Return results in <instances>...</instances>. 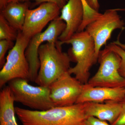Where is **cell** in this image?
<instances>
[{
	"mask_svg": "<svg viewBox=\"0 0 125 125\" xmlns=\"http://www.w3.org/2000/svg\"><path fill=\"white\" fill-rule=\"evenodd\" d=\"M60 8L50 2H44L33 10L27 11L22 33L31 39L39 33L49 22L58 18L60 14Z\"/></svg>",
	"mask_w": 125,
	"mask_h": 125,
	"instance_id": "cell-10",
	"label": "cell"
},
{
	"mask_svg": "<svg viewBox=\"0 0 125 125\" xmlns=\"http://www.w3.org/2000/svg\"><path fill=\"white\" fill-rule=\"evenodd\" d=\"M65 23L59 17L51 22L45 31L33 37L30 40L25 54L29 66V80L32 82L36 80L40 68L38 49L43 43H56L59 37L64 31Z\"/></svg>",
	"mask_w": 125,
	"mask_h": 125,
	"instance_id": "cell-7",
	"label": "cell"
},
{
	"mask_svg": "<svg viewBox=\"0 0 125 125\" xmlns=\"http://www.w3.org/2000/svg\"><path fill=\"white\" fill-rule=\"evenodd\" d=\"M88 5L91 9L95 11L99 12V4L98 0H85Z\"/></svg>",
	"mask_w": 125,
	"mask_h": 125,
	"instance_id": "cell-23",
	"label": "cell"
},
{
	"mask_svg": "<svg viewBox=\"0 0 125 125\" xmlns=\"http://www.w3.org/2000/svg\"><path fill=\"white\" fill-rule=\"evenodd\" d=\"M125 97V87H93L87 83L84 84L82 92L76 104L89 102H121Z\"/></svg>",
	"mask_w": 125,
	"mask_h": 125,
	"instance_id": "cell-12",
	"label": "cell"
},
{
	"mask_svg": "<svg viewBox=\"0 0 125 125\" xmlns=\"http://www.w3.org/2000/svg\"><path fill=\"white\" fill-rule=\"evenodd\" d=\"M8 4L7 0H0V10H2L5 8Z\"/></svg>",
	"mask_w": 125,
	"mask_h": 125,
	"instance_id": "cell-25",
	"label": "cell"
},
{
	"mask_svg": "<svg viewBox=\"0 0 125 125\" xmlns=\"http://www.w3.org/2000/svg\"><path fill=\"white\" fill-rule=\"evenodd\" d=\"M122 110L117 120L111 125H125V97L121 102Z\"/></svg>",
	"mask_w": 125,
	"mask_h": 125,
	"instance_id": "cell-21",
	"label": "cell"
},
{
	"mask_svg": "<svg viewBox=\"0 0 125 125\" xmlns=\"http://www.w3.org/2000/svg\"><path fill=\"white\" fill-rule=\"evenodd\" d=\"M119 9H110L95 20L88 25L85 31L94 41L95 54L98 60L99 52L102 47L105 45L111 38L115 30L123 29L125 24L118 14Z\"/></svg>",
	"mask_w": 125,
	"mask_h": 125,
	"instance_id": "cell-8",
	"label": "cell"
},
{
	"mask_svg": "<svg viewBox=\"0 0 125 125\" xmlns=\"http://www.w3.org/2000/svg\"><path fill=\"white\" fill-rule=\"evenodd\" d=\"M29 6V1L9 2L0 14L16 30L22 31Z\"/></svg>",
	"mask_w": 125,
	"mask_h": 125,
	"instance_id": "cell-14",
	"label": "cell"
},
{
	"mask_svg": "<svg viewBox=\"0 0 125 125\" xmlns=\"http://www.w3.org/2000/svg\"><path fill=\"white\" fill-rule=\"evenodd\" d=\"M71 44L72 51L76 65L71 67L68 72L83 84L88 83L89 80L90 70L96 64L98 58L95 54L94 41L85 30L75 33L63 44Z\"/></svg>",
	"mask_w": 125,
	"mask_h": 125,
	"instance_id": "cell-3",
	"label": "cell"
},
{
	"mask_svg": "<svg viewBox=\"0 0 125 125\" xmlns=\"http://www.w3.org/2000/svg\"><path fill=\"white\" fill-rule=\"evenodd\" d=\"M122 10H125V9H122ZM113 42L114 43V44L118 45V46L120 47L122 49H123L125 51V44L121 42H120V40H119V39H117V40H116V41H114V42Z\"/></svg>",
	"mask_w": 125,
	"mask_h": 125,
	"instance_id": "cell-24",
	"label": "cell"
},
{
	"mask_svg": "<svg viewBox=\"0 0 125 125\" xmlns=\"http://www.w3.org/2000/svg\"><path fill=\"white\" fill-rule=\"evenodd\" d=\"M15 101L9 86L0 92V125H18L15 119Z\"/></svg>",
	"mask_w": 125,
	"mask_h": 125,
	"instance_id": "cell-15",
	"label": "cell"
},
{
	"mask_svg": "<svg viewBox=\"0 0 125 125\" xmlns=\"http://www.w3.org/2000/svg\"><path fill=\"white\" fill-rule=\"evenodd\" d=\"M13 41L7 40H0V67L1 69L4 65L5 56L7 50L13 47Z\"/></svg>",
	"mask_w": 125,
	"mask_h": 125,
	"instance_id": "cell-19",
	"label": "cell"
},
{
	"mask_svg": "<svg viewBox=\"0 0 125 125\" xmlns=\"http://www.w3.org/2000/svg\"><path fill=\"white\" fill-rule=\"evenodd\" d=\"M88 117H94L112 125L117 120L122 110L121 102L108 101L104 103L89 102L84 103Z\"/></svg>",
	"mask_w": 125,
	"mask_h": 125,
	"instance_id": "cell-13",
	"label": "cell"
},
{
	"mask_svg": "<svg viewBox=\"0 0 125 125\" xmlns=\"http://www.w3.org/2000/svg\"><path fill=\"white\" fill-rule=\"evenodd\" d=\"M30 39L19 31L15 43L10 50L4 65L0 71V87L17 78L28 80L29 66L25 52Z\"/></svg>",
	"mask_w": 125,
	"mask_h": 125,
	"instance_id": "cell-5",
	"label": "cell"
},
{
	"mask_svg": "<svg viewBox=\"0 0 125 125\" xmlns=\"http://www.w3.org/2000/svg\"><path fill=\"white\" fill-rule=\"evenodd\" d=\"M98 60L100 63L98 70L88 84L93 87H125V79L119 73L121 59L118 54L106 47L100 51Z\"/></svg>",
	"mask_w": 125,
	"mask_h": 125,
	"instance_id": "cell-6",
	"label": "cell"
},
{
	"mask_svg": "<svg viewBox=\"0 0 125 125\" xmlns=\"http://www.w3.org/2000/svg\"><path fill=\"white\" fill-rule=\"evenodd\" d=\"M109 49L116 52L120 57L121 61L119 69V73L125 79V51L121 47L113 42L111 43L106 46Z\"/></svg>",
	"mask_w": 125,
	"mask_h": 125,
	"instance_id": "cell-18",
	"label": "cell"
},
{
	"mask_svg": "<svg viewBox=\"0 0 125 125\" xmlns=\"http://www.w3.org/2000/svg\"><path fill=\"white\" fill-rule=\"evenodd\" d=\"M40 68L35 83L39 86L49 87L63 74L68 72L71 59L56 43L42 44L38 49Z\"/></svg>",
	"mask_w": 125,
	"mask_h": 125,
	"instance_id": "cell-2",
	"label": "cell"
},
{
	"mask_svg": "<svg viewBox=\"0 0 125 125\" xmlns=\"http://www.w3.org/2000/svg\"><path fill=\"white\" fill-rule=\"evenodd\" d=\"M84 84L68 72L63 74L49 86L50 97L55 107L75 104Z\"/></svg>",
	"mask_w": 125,
	"mask_h": 125,
	"instance_id": "cell-9",
	"label": "cell"
},
{
	"mask_svg": "<svg viewBox=\"0 0 125 125\" xmlns=\"http://www.w3.org/2000/svg\"><path fill=\"white\" fill-rule=\"evenodd\" d=\"M59 19L65 23L64 31L58 38V43L62 46L78 32L83 19L84 10L81 0H69L61 11Z\"/></svg>",
	"mask_w": 125,
	"mask_h": 125,
	"instance_id": "cell-11",
	"label": "cell"
},
{
	"mask_svg": "<svg viewBox=\"0 0 125 125\" xmlns=\"http://www.w3.org/2000/svg\"><path fill=\"white\" fill-rule=\"evenodd\" d=\"M16 114L23 125H87L88 118L84 103L55 107L45 111L15 107Z\"/></svg>",
	"mask_w": 125,
	"mask_h": 125,
	"instance_id": "cell-1",
	"label": "cell"
},
{
	"mask_svg": "<svg viewBox=\"0 0 125 125\" xmlns=\"http://www.w3.org/2000/svg\"><path fill=\"white\" fill-rule=\"evenodd\" d=\"M81 0L83 6L84 14L83 22L78 32L85 30L88 25L97 19L102 14V13L91 9L87 4L85 0Z\"/></svg>",
	"mask_w": 125,
	"mask_h": 125,
	"instance_id": "cell-17",
	"label": "cell"
},
{
	"mask_svg": "<svg viewBox=\"0 0 125 125\" xmlns=\"http://www.w3.org/2000/svg\"><path fill=\"white\" fill-rule=\"evenodd\" d=\"M86 123L87 125H111L108 124L105 121L101 120L93 116L88 117Z\"/></svg>",
	"mask_w": 125,
	"mask_h": 125,
	"instance_id": "cell-22",
	"label": "cell"
},
{
	"mask_svg": "<svg viewBox=\"0 0 125 125\" xmlns=\"http://www.w3.org/2000/svg\"><path fill=\"white\" fill-rule=\"evenodd\" d=\"M20 0H7V3L10 2H19Z\"/></svg>",
	"mask_w": 125,
	"mask_h": 125,
	"instance_id": "cell-26",
	"label": "cell"
},
{
	"mask_svg": "<svg viewBox=\"0 0 125 125\" xmlns=\"http://www.w3.org/2000/svg\"><path fill=\"white\" fill-rule=\"evenodd\" d=\"M19 31L12 27L0 14V40H16Z\"/></svg>",
	"mask_w": 125,
	"mask_h": 125,
	"instance_id": "cell-16",
	"label": "cell"
},
{
	"mask_svg": "<svg viewBox=\"0 0 125 125\" xmlns=\"http://www.w3.org/2000/svg\"><path fill=\"white\" fill-rule=\"evenodd\" d=\"M33 1L34 4L36 5H40L44 2H50L53 3L58 6L61 9H62L63 6L66 4V0H20V2L30 1Z\"/></svg>",
	"mask_w": 125,
	"mask_h": 125,
	"instance_id": "cell-20",
	"label": "cell"
},
{
	"mask_svg": "<svg viewBox=\"0 0 125 125\" xmlns=\"http://www.w3.org/2000/svg\"><path fill=\"white\" fill-rule=\"evenodd\" d=\"M8 83L15 102L36 111H46L55 107L50 97L49 87L33 86L27 80L21 78Z\"/></svg>",
	"mask_w": 125,
	"mask_h": 125,
	"instance_id": "cell-4",
	"label": "cell"
}]
</instances>
